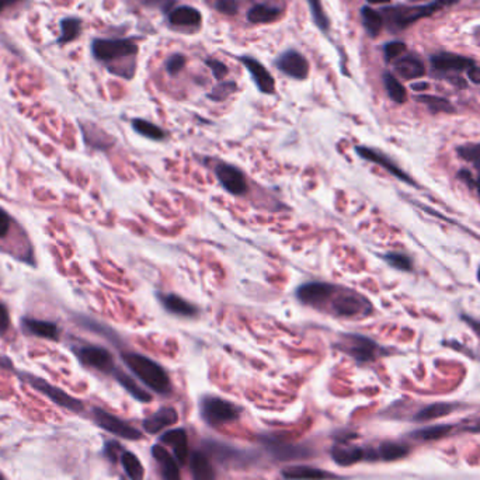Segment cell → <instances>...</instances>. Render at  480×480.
<instances>
[{
  "instance_id": "cell-24",
  "label": "cell",
  "mask_w": 480,
  "mask_h": 480,
  "mask_svg": "<svg viewBox=\"0 0 480 480\" xmlns=\"http://www.w3.org/2000/svg\"><path fill=\"white\" fill-rule=\"evenodd\" d=\"M282 478L286 480H329L336 479V475L323 469L306 465H296L285 468L282 471Z\"/></svg>"
},
{
  "instance_id": "cell-30",
  "label": "cell",
  "mask_w": 480,
  "mask_h": 480,
  "mask_svg": "<svg viewBox=\"0 0 480 480\" xmlns=\"http://www.w3.org/2000/svg\"><path fill=\"white\" fill-rule=\"evenodd\" d=\"M457 409H458V405H454V403H444V402L433 403V405L423 408L420 412H417L415 416V420L422 423V422H430V420L441 419V417L448 416L450 413H453Z\"/></svg>"
},
{
  "instance_id": "cell-35",
  "label": "cell",
  "mask_w": 480,
  "mask_h": 480,
  "mask_svg": "<svg viewBox=\"0 0 480 480\" xmlns=\"http://www.w3.org/2000/svg\"><path fill=\"white\" fill-rule=\"evenodd\" d=\"M454 430V426H447V424H441V426H431L427 429H420L415 433H412V437L415 440H422V441H434V440H440L447 437L448 434H451Z\"/></svg>"
},
{
  "instance_id": "cell-42",
  "label": "cell",
  "mask_w": 480,
  "mask_h": 480,
  "mask_svg": "<svg viewBox=\"0 0 480 480\" xmlns=\"http://www.w3.org/2000/svg\"><path fill=\"white\" fill-rule=\"evenodd\" d=\"M457 152L464 160L472 162L480 172V145H475V144L464 145V146H460Z\"/></svg>"
},
{
  "instance_id": "cell-27",
  "label": "cell",
  "mask_w": 480,
  "mask_h": 480,
  "mask_svg": "<svg viewBox=\"0 0 480 480\" xmlns=\"http://www.w3.org/2000/svg\"><path fill=\"white\" fill-rule=\"evenodd\" d=\"M395 70L400 77H403L406 80L422 77L426 73V68H424L423 62L419 61L416 56H412V55H408V56H403L402 59H399L395 63Z\"/></svg>"
},
{
  "instance_id": "cell-56",
  "label": "cell",
  "mask_w": 480,
  "mask_h": 480,
  "mask_svg": "<svg viewBox=\"0 0 480 480\" xmlns=\"http://www.w3.org/2000/svg\"><path fill=\"white\" fill-rule=\"evenodd\" d=\"M472 187L478 190V194L480 196V177L479 179H475V182H474V186H472Z\"/></svg>"
},
{
  "instance_id": "cell-5",
  "label": "cell",
  "mask_w": 480,
  "mask_h": 480,
  "mask_svg": "<svg viewBox=\"0 0 480 480\" xmlns=\"http://www.w3.org/2000/svg\"><path fill=\"white\" fill-rule=\"evenodd\" d=\"M20 378L27 382L32 389H35L37 392H39L41 395H44L45 398H48L52 403L58 405L59 408H63L69 412L73 413H80L84 409V405L82 400L70 396L69 393H66L65 391H62L61 388L49 384L48 381L35 377L32 374H27V372H21Z\"/></svg>"
},
{
  "instance_id": "cell-18",
  "label": "cell",
  "mask_w": 480,
  "mask_h": 480,
  "mask_svg": "<svg viewBox=\"0 0 480 480\" xmlns=\"http://www.w3.org/2000/svg\"><path fill=\"white\" fill-rule=\"evenodd\" d=\"M206 446L208 448V453L224 465H240L241 462L250 460V457L241 450H236L235 447H229L222 443L208 441Z\"/></svg>"
},
{
  "instance_id": "cell-31",
  "label": "cell",
  "mask_w": 480,
  "mask_h": 480,
  "mask_svg": "<svg viewBox=\"0 0 480 480\" xmlns=\"http://www.w3.org/2000/svg\"><path fill=\"white\" fill-rule=\"evenodd\" d=\"M61 35L56 38L59 45L75 41L82 32V20L77 17H63L59 23Z\"/></svg>"
},
{
  "instance_id": "cell-36",
  "label": "cell",
  "mask_w": 480,
  "mask_h": 480,
  "mask_svg": "<svg viewBox=\"0 0 480 480\" xmlns=\"http://www.w3.org/2000/svg\"><path fill=\"white\" fill-rule=\"evenodd\" d=\"M281 15V10L277 7H268V6H254L248 10L247 18L251 23H271L277 20Z\"/></svg>"
},
{
  "instance_id": "cell-16",
  "label": "cell",
  "mask_w": 480,
  "mask_h": 480,
  "mask_svg": "<svg viewBox=\"0 0 480 480\" xmlns=\"http://www.w3.org/2000/svg\"><path fill=\"white\" fill-rule=\"evenodd\" d=\"M159 302L163 305V308L176 316L182 317H194L198 315L197 306L186 301L184 298L176 295V293H166V292H159L158 293Z\"/></svg>"
},
{
  "instance_id": "cell-11",
  "label": "cell",
  "mask_w": 480,
  "mask_h": 480,
  "mask_svg": "<svg viewBox=\"0 0 480 480\" xmlns=\"http://www.w3.org/2000/svg\"><path fill=\"white\" fill-rule=\"evenodd\" d=\"M355 153H357L360 158H362V159H365V160H368V162H371V163H375L377 166L382 168L384 170H386L389 175H392V176L396 177L398 180H400V182H403V183H406V184H409V186L417 187L416 182H415L405 170H402V169H400L389 156H386L385 153H382V152H379V151H377V149L368 148V146H355Z\"/></svg>"
},
{
  "instance_id": "cell-12",
  "label": "cell",
  "mask_w": 480,
  "mask_h": 480,
  "mask_svg": "<svg viewBox=\"0 0 480 480\" xmlns=\"http://www.w3.org/2000/svg\"><path fill=\"white\" fill-rule=\"evenodd\" d=\"M215 175L221 186L232 196H244L248 191L247 180L243 172L236 166L228 163H218L215 168Z\"/></svg>"
},
{
  "instance_id": "cell-45",
  "label": "cell",
  "mask_w": 480,
  "mask_h": 480,
  "mask_svg": "<svg viewBox=\"0 0 480 480\" xmlns=\"http://www.w3.org/2000/svg\"><path fill=\"white\" fill-rule=\"evenodd\" d=\"M11 225L13 218L4 208L0 207V239H4L8 235V232L11 231Z\"/></svg>"
},
{
  "instance_id": "cell-23",
  "label": "cell",
  "mask_w": 480,
  "mask_h": 480,
  "mask_svg": "<svg viewBox=\"0 0 480 480\" xmlns=\"http://www.w3.org/2000/svg\"><path fill=\"white\" fill-rule=\"evenodd\" d=\"M331 458L340 467H351L365 460V450L360 447H351L346 443H339L331 448Z\"/></svg>"
},
{
  "instance_id": "cell-34",
  "label": "cell",
  "mask_w": 480,
  "mask_h": 480,
  "mask_svg": "<svg viewBox=\"0 0 480 480\" xmlns=\"http://www.w3.org/2000/svg\"><path fill=\"white\" fill-rule=\"evenodd\" d=\"M132 128L139 135H142L148 139H152V141H163L166 138V134L162 128H159L153 122H149V121H145L141 118H135L132 121Z\"/></svg>"
},
{
  "instance_id": "cell-43",
  "label": "cell",
  "mask_w": 480,
  "mask_h": 480,
  "mask_svg": "<svg viewBox=\"0 0 480 480\" xmlns=\"http://www.w3.org/2000/svg\"><path fill=\"white\" fill-rule=\"evenodd\" d=\"M405 51H406V45H405L403 42H400V41L389 42V44H386L385 48H384L386 61H392V59L399 58Z\"/></svg>"
},
{
  "instance_id": "cell-39",
  "label": "cell",
  "mask_w": 480,
  "mask_h": 480,
  "mask_svg": "<svg viewBox=\"0 0 480 480\" xmlns=\"http://www.w3.org/2000/svg\"><path fill=\"white\" fill-rule=\"evenodd\" d=\"M384 260L393 268L399 271H412L413 270V261L409 255L405 253H396V251H389L384 254Z\"/></svg>"
},
{
  "instance_id": "cell-25",
  "label": "cell",
  "mask_w": 480,
  "mask_h": 480,
  "mask_svg": "<svg viewBox=\"0 0 480 480\" xmlns=\"http://www.w3.org/2000/svg\"><path fill=\"white\" fill-rule=\"evenodd\" d=\"M267 450L271 455L279 461H291V460H301L309 455V450L299 446L277 443L274 440L267 441Z\"/></svg>"
},
{
  "instance_id": "cell-13",
  "label": "cell",
  "mask_w": 480,
  "mask_h": 480,
  "mask_svg": "<svg viewBox=\"0 0 480 480\" xmlns=\"http://www.w3.org/2000/svg\"><path fill=\"white\" fill-rule=\"evenodd\" d=\"M20 326L23 333L27 336L46 339L51 341H58L61 337V329L55 322L39 320L34 317H23Z\"/></svg>"
},
{
  "instance_id": "cell-9",
  "label": "cell",
  "mask_w": 480,
  "mask_h": 480,
  "mask_svg": "<svg viewBox=\"0 0 480 480\" xmlns=\"http://www.w3.org/2000/svg\"><path fill=\"white\" fill-rule=\"evenodd\" d=\"M337 289L339 286L330 282L310 281V282L302 284L296 289L295 295L301 303L319 309V308L329 305L330 299L334 296Z\"/></svg>"
},
{
  "instance_id": "cell-6",
  "label": "cell",
  "mask_w": 480,
  "mask_h": 480,
  "mask_svg": "<svg viewBox=\"0 0 480 480\" xmlns=\"http://www.w3.org/2000/svg\"><path fill=\"white\" fill-rule=\"evenodd\" d=\"M337 348L341 350L344 354L350 355L351 358H354L360 364L377 360V357L382 351L381 346L372 339L354 333L341 336V340L337 343Z\"/></svg>"
},
{
  "instance_id": "cell-49",
  "label": "cell",
  "mask_w": 480,
  "mask_h": 480,
  "mask_svg": "<svg viewBox=\"0 0 480 480\" xmlns=\"http://www.w3.org/2000/svg\"><path fill=\"white\" fill-rule=\"evenodd\" d=\"M118 453H122V451H121V446H120L118 443L110 441V443L106 444V455H107L110 460L115 461Z\"/></svg>"
},
{
  "instance_id": "cell-14",
  "label": "cell",
  "mask_w": 480,
  "mask_h": 480,
  "mask_svg": "<svg viewBox=\"0 0 480 480\" xmlns=\"http://www.w3.org/2000/svg\"><path fill=\"white\" fill-rule=\"evenodd\" d=\"M277 68L293 79H305L309 75V63L303 55L296 51H288L277 61Z\"/></svg>"
},
{
  "instance_id": "cell-17",
  "label": "cell",
  "mask_w": 480,
  "mask_h": 480,
  "mask_svg": "<svg viewBox=\"0 0 480 480\" xmlns=\"http://www.w3.org/2000/svg\"><path fill=\"white\" fill-rule=\"evenodd\" d=\"M410 453L409 447L400 443H382L377 450H365V460L375 461V460H382L386 462L391 461H398L405 457H408Z\"/></svg>"
},
{
  "instance_id": "cell-33",
  "label": "cell",
  "mask_w": 480,
  "mask_h": 480,
  "mask_svg": "<svg viewBox=\"0 0 480 480\" xmlns=\"http://www.w3.org/2000/svg\"><path fill=\"white\" fill-rule=\"evenodd\" d=\"M361 15H362V23H364L367 32L371 37H377L384 27V17L381 15V13H378L377 10L371 7H362Z\"/></svg>"
},
{
  "instance_id": "cell-38",
  "label": "cell",
  "mask_w": 480,
  "mask_h": 480,
  "mask_svg": "<svg viewBox=\"0 0 480 480\" xmlns=\"http://www.w3.org/2000/svg\"><path fill=\"white\" fill-rule=\"evenodd\" d=\"M417 100L426 104L433 113H453L454 111L453 104L447 99H443V97L423 94V96H419Z\"/></svg>"
},
{
  "instance_id": "cell-2",
  "label": "cell",
  "mask_w": 480,
  "mask_h": 480,
  "mask_svg": "<svg viewBox=\"0 0 480 480\" xmlns=\"http://www.w3.org/2000/svg\"><path fill=\"white\" fill-rule=\"evenodd\" d=\"M329 308L331 315L343 319L365 317L372 313V303L368 298L353 289L340 286L334 296L330 299Z\"/></svg>"
},
{
  "instance_id": "cell-21",
  "label": "cell",
  "mask_w": 480,
  "mask_h": 480,
  "mask_svg": "<svg viewBox=\"0 0 480 480\" xmlns=\"http://www.w3.org/2000/svg\"><path fill=\"white\" fill-rule=\"evenodd\" d=\"M179 422V415L173 408H162L152 416L144 420V430L148 434H158L163 429L175 426Z\"/></svg>"
},
{
  "instance_id": "cell-4",
  "label": "cell",
  "mask_w": 480,
  "mask_h": 480,
  "mask_svg": "<svg viewBox=\"0 0 480 480\" xmlns=\"http://www.w3.org/2000/svg\"><path fill=\"white\" fill-rule=\"evenodd\" d=\"M458 0H436L431 4L424 6H416V7H395V8H385L384 14L386 15V20L389 23L391 28L402 30L409 27L410 24L416 23L417 20L423 17H429L433 13L438 11L444 6H450L453 3H457Z\"/></svg>"
},
{
  "instance_id": "cell-29",
  "label": "cell",
  "mask_w": 480,
  "mask_h": 480,
  "mask_svg": "<svg viewBox=\"0 0 480 480\" xmlns=\"http://www.w3.org/2000/svg\"><path fill=\"white\" fill-rule=\"evenodd\" d=\"M169 20L179 27H194L201 23V13L194 7L182 6L170 13Z\"/></svg>"
},
{
  "instance_id": "cell-28",
  "label": "cell",
  "mask_w": 480,
  "mask_h": 480,
  "mask_svg": "<svg viewBox=\"0 0 480 480\" xmlns=\"http://www.w3.org/2000/svg\"><path fill=\"white\" fill-rule=\"evenodd\" d=\"M114 378L117 379V382L138 402L141 403H149L152 400V395L149 392H146L142 386H139L128 374H125L121 370H115L114 371Z\"/></svg>"
},
{
  "instance_id": "cell-10",
  "label": "cell",
  "mask_w": 480,
  "mask_h": 480,
  "mask_svg": "<svg viewBox=\"0 0 480 480\" xmlns=\"http://www.w3.org/2000/svg\"><path fill=\"white\" fill-rule=\"evenodd\" d=\"M93 419L96 422V424L106 430L107 433L124 438V440H130V441H137L139 438H142V433L132 427L131 424L125 423L124 420H121L120 417L100 409V408H94L93 409Z\"/></svg>"
},
{
  "instance_id": "cell-3",
  "label": "cell",
  "mask_w": 480,
  "mask_h": 480,
  "mask_svg": "<svg viewBox=\"0 0 480 480\" xmlns=\"http://www.w3.org/2000/svg\"><path fill=\"white\" fill-rule=\"evenodd\" d=\"M203 420L211 427H221L236 422L240 417V408L220 396H206L200 403Z\"/></svg>"
},
{
  "instance_id": "cell-57",
  "label": "cell",
  "mask_w": 480,
  "mask_h": 480,
  "mask_svg": "<svg viewBox=\"0 0 480 480\" xmlns=\"http://www.w3.org/2000/svg\"><path fill=\"white\" fill-rule=\"evenodd\" d=\"M370 3H375V4H382V3H388L391 0H368Z\"/></svg>"
},
{
  "instance_id": "cell-55",
  "label": "cell",
  "mask_w": 480,
  "mask_h": 480,
  "mask_svg": "<svg viewBox=\"0 0 480 480\" xmlns=\"http://www.w3.org/2000/svg\"><path fill=\"white\" fill-rule=\"evenodd\" d=\"M139 1L146 6H159L163 3V0H139Z\"/></svg>"
},
{
  "instance_id": "cell-1",
  "label": "cell",
  "mask_w": 480,
  "mask_h": 480,
  "mask_svg": "<svg viewBox=\"0 0 480 480\" xmlns=\"http://www.w3.org/2000/svg\"><path fill=\"white\" fill-rule=\"evenodd\" d=\"M121 358L128 370L151 391L159 395H168L172 391V382L166 370L152 358L138 353H124Z\"/></svg>"
},
{
  "instance_id": "cell-41",
  "label": "cell",
  "mask_w": 480,
  "mask_h": 480,
  "mask_svg": "<svg viewBox=\"0 0 480 480\" xmlns=\"http://www.w3.org/2000/svg\"><path fill=\"white\" fill-rule=\"evenodd\" d=\"M236 89H238V86L235 82H222L214 87V90L208 94V97L214 101H224L231 94H234L236 91Z\"/></svg>"
},
{
  "instance_id": "cell-15",
  "label": "cell",
  "mask_w": 480,
  "mask_h": 480,
  "mask_svg": "<svg viewBox=\"0 0 480 480\" xmlns=\"http://www.w3.org/2000/svg\"><path fill=\"white\" fill-rule=\"evenodd\" d=\"M241 62L244 63V66L250 72V75H251V77H253V80L257 84L260 91H263L265 94H272L275 91L274 77L270 75V72L258 61H255L250 56H243Z\"/></svg>"
},
{
  "instance_id": "cell-50",
  "label": "cell",
  "mask_w": 480,
  "mask_h": 480,
  "mask_svg": "<svg viewBox=\"0 0 480 480\" xmlns=\"http://www.w3.org/2000/svg\"><path fill=\"white\" fill-rule=\"evenodd\" d=\"M468 77L471 79V82H474L475 84H480V68L479 66H472L468 69Z\"/></svg>"
},
{
  "instance_id": "cell-44",
  "label": "cell",
  "mask_w": 480,
  "mask_h": 480,
  "mask_svg": "<svg viewBox=\"0 0 480 480\" xmlns=\"http://www.w3.org/2000/svg\"><path fill=\"white\" fill-rule=\"evenodd\" d=\"M184 63H186V58L183 55L177 53V55H173L169 58V61L166 63V69L170 75H176L184 68Z\"/></svg>"
},
{
  "instance_id": "cell-58",
  "label": "cell",
  "mask_w": 480,
  "mask_h": 480,
  "mask_svg": "<svg viewBox=\"0 0 480 480\" xmlns=\"http://www.w3.org/2000/svg\"><path fill=\"white\" fill-rule=\"evenodd\" d=\"M478 281H479V282H480V267H479V270H478Z\"/></svg>"
},
{
  "instance_id": "cell-22",
  "label": "cell",
  "mask_w": 480,
  "mask_h": 480,
  "mask_svg": "<svg viewBox=\"0 0 480 480\" xmlns=\"http://www.w3.org/2000/svg\"><path fill=\"white\" fill-rule=\"evenodd\" d=\"M431 65L440 72H462L474 66V61L455 53H440L431 58Z\"/></svg>"
},
{
  "instance_id": "cell-32",
  "label": "cell",
  "mask_w": 480,
  "mask_h": 480,
  "mask_svg": "<svg viewBox=\"0 0 480 480\" xmlns=\"http://www.w3.org/2000/svg\"><path fill=\"white\" fill-rule=\"evenodd\" d=\"M121 465L127 474L130 480H144L145 478V469L138 457L130 451H122L120 457Z\"/></svg>"
},
{
  "instance_id": "cell-19",
  "label": "cell",
  "mask_w": 480,
  "mask_h": 480,
  "mask_svg": "<svg viewBox=\"0 0 480 480\" xmlns=\"http://www.w3.org/2000/svg\"><path fill=\"white\" fill-rule=\"evenodd\" d=\"M152 457L158 462L163 479L182 480L177 460L163 446H153Z\"/></svg>"
},
{
  "instance_id": "cell-46",
  "label": "cell",
  "mask_w": 480,
  "mask_h": 480,
  "mask_svg": "<svg viewBox=\"0 0 480 480\" xmlns=\"http://www.w3.org/2000/svg\"><path fill=\"white\" fill-rule=\"evenodd\" d=\"M215 8L224 14L234 15L238 13L236 0H215Z\"/></svg>"
},
{
  "instance_id": "cell-8",
  "label": "cell",
  "mask_w": 480,
  "mask_h": 480,
  "mask_svg": "<svg viewBox=\"0 0 480 480\" xmlns=\"http://www.w3.org/2000/svg\"><path fill=\"white\" fill-rule=\"evenodd\" d=\"M73 351L77 360L87 368L96 370L103 374H111V375L117 370L113 354L104 347L86 344V346L75 347Z\"/></svg>"
},
{
  "instance_id": "cell-53",
  "label": "cell",
  "mask_w": 480,
  "mask_h": 480,
  "mask_svg": "<svg viewBox=\"0 0 480 480\" xmlns=\"http://www.w3.org/2000/svg\"><path fill=\"white\" fill-rule=\"evenodd\" d=\"M20 1H23V0H0V14L4 10H7L8 7H11V6H14V4L20 3Z\"/></svg>"
},
{
  "instance_id": "cell-51",
  "label": "cell",
  "mask_w": 480,
  "mask_h": 480,
  "mask_svg": "<svg viewBox=\"0 0 480 480\" xmlns=\"http://www.w3.org/2000/svg\"><path fill=\"white\" fill-rule=\"evenodd\" d=\"M0 370H6V371H10V370H14V365H13V361L8 358V357H6V355H3V354H0Z\"/></svg>"
},
{
  "instance_id": "cell-48",
  "label": "cell",
  "mask_w": 480,
  "mask_h": 480,
  "mask_svg": "<svg viewBox=\"0 0 480 480\" xmlns=\"http://www.w3.org/2000/svg\"><path fill=\"white\" fill-rule=\"evenodd\" d=\"M207 65L210 66V69L213 70L214 76L217 79H224L227 75H228V68L225 63L217 61V59H208L207 61Z\"/></svg>"
},
{
  "instance_id": "cell-54",
  "label": "cell",
  "mask_w": 480,
  "mask_h": 480,
  "mask_svg": "<svg viewBox=\"0 0 480 480\" xmlns=\"http://www.w3.org/2000/svg\"><path fill=\"white\" fill-rule=\"evenodd\" d=\"M429 87H430V84L426 83V82H420V83H413V84H412V89L416 90V91H424V90H427Z\"/></svg>"
},
{
  "instance_id": "cell-52",
  "label": "cell",
  "mask_w": 480,
  "mask_h": 480,
  "mask_svg": "<svg viewBox=\"0 0 480 480\" xmlns=\"http://www.w3.org/2000/svg\"><path fill=\"white\" fill-rule=\"evenodd\" d=\"M462 317H464V320H465L469 326L474 327V330L480 336V322H476L474 317H469V316H465V315H464Z\"/></svg>"
},
{
  "instance_id": "cell-37",
  "label": "cell",
  "mask_w": 480,
  "mask_h": 480,
  "mask_svg": "<svg viewBox=\"0 0 480 480\" xmlns=\"http://www.w3.org/2000/svg\"><path fill=\"white\" fill-rule=\"evenodd\" d=\"M384 84H385L386 93L391 97V100H393L398 104L406 103V100H408L406 89L403 87V84L393 75L385 73L384 75Z\"/></svg>"
},
{
  "instance_id": "cell-20",
  "label": "cell",
  "mask_w": 480,
  "mask_h": 480,
  "mask_svg": "<svg viewBox=\"0 0 480 480\" xmlns=\"http://www.w3.org/2000/svg\"><path fill=\"white\" fill-rule=\"evenodd\" d=\"M160 443L165 446H170L175 453V458L179 464H186L189 460V441H187V433L183 429H173L166 431L160 437Z\"/></svg>"
},
{
  "instance_id": "cell-47",
  "label": "cell",
  "mask_w": 480,
  "mask_h": 480,
  "mask_svg": "<svg viewBox=\"0 0 480 480\" xmlns=\"http://www.w3.org/2000/svg\"><path fill=\"white\" fill-rule=\"evenodd\" d=\"M11 326L10 322V312L7 306L0 301V336H4Z\"/></svg>"
},
{
  "instance_id": "cell-40",
  "label": "cell",
  "mask_w": 480,
  "mask_h": 480,
  "mask_svg": "<svg viewBox=\"0 0 480 480\" xmlns=\"http://www.w3.org/2000/svg\"><path fill=\"white\" fill-rule=\"evenodd\" d=\"M309 3V7H310V11H312V17L316 23V25L323 30V31H327L329 30V18L322 7V1L320 0H308Z\"/></svg>"
},
{
  "instance_id": "cell-26",
  "label": "cell",
  "mask_w": 480,
  "mask_h": 480,
  "mask_svg": "<svg viewBox=\"0 0 480 480\" xmlns=\"http://www.w3.org/2000/svg\"><path fill=\"white\" fill-rule=\"evenodd\" d=\"M190 469L194 480H215V469L207 454L203 451H196L190 458Z\"/></svg>"
},
{
  "instance_id": "cell-59",
  "label": "cell",
  "mask_w": 480,
  "mask_h": 480,
  "mask_svg": "<svg viewBox=\"0 0 480 480\" xmlns=\"http://www.w3.org/2000/svg\"><path fill=\"white\" fill-rule=\"evenodd\" d=\"M0 480H4V478H3V476H1V475H0Z\"/></svg>"
},
{
  "instance_id": "cell-7",
  "label": "cell",
  "mask_w": 480,
  "mask_h": 480,
  "mask_svg": "<svg viewBox=\"0 0 480 480\" xmlns=\"http://www.w3.org/2000/svg\"><path fill=\"white\" fill-rule=\"evenodd\" d=\"M91 52L97 61L113 62L121 58L135 55L138 52V46L130 39L96 38L91 42Z\"/></svg>"
}]
</instances>
